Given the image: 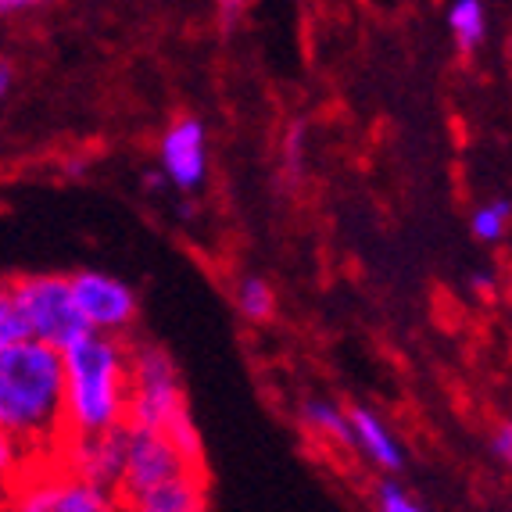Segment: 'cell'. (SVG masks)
<instances>
[{
  "label": "cell",
  "mask_w": 512,
  "mask_h": 512,
  "mask_svg": "<svg viewBox=\"0 0 512 512\" xmlns=\"http://www.w3.org/2000/svg\"><path fill=\"white\" fill-rule=\"evenodd\" d=\"M0 434L29 462H54L69 437L61 351L36 341H15L0 351Z\"/></svg>",
  "instance_id": "obj_1"
},
{
  "label": "cell",
  "mask_w": 512,
  "mask_h": 512,
  "mask_svg": "<svg viewBox=\"0 0 512 512\" xmlns=\"http://www.w3.org/2000/svg\"><path fill=\"white\" fill-rule=\"evenodd\" d=\"M61 380L69 437H94L126 427L129 344L122 337L83 333L61 351Z\"/></svg>",
  "instance_id": "obj_2"
},
{
  "label": "cell",
  "mask_w": 512,
  "mask_h": 512,
  "mask_svg": "<svg viewBox=\"0 0 512 512\" xmlns=\"http://www.w3.org/2000/svg\"><path fill=\"white\" fill-rule=\"evenodd\" d=\"M126 427L162 434L190 466L205 470L201 466V434H197L194 416L187 409L180 369H176L169 351L158 344H129Z\"/></svg>",
  "instance_id": "obj_3"
},
{
  "label": "cell",
  "mask_w": 512,
  "mask_h": 512,
  "mask_svg": "<svg viewBox=\"0 0 512 512\" xmlns=\"http://www.w3.org/2000/svg\"><path fill=\"white\" fill-rule=\"evenodd\" d=\"M4 294H8V305L15 312L26 341L65 351L86 333L69 291V276L61 273L18 276V280H11L4 287Z\"/></svg>",
  "instance_id": "obj_4"
},
{
  "label": "cell",
  "mask_w": 512,
  "mask_h": 512,
  "mask_svg": "<svg viewBox=\"0 0 512 512\" xmlns=\"http://www.w3.org/2000/svg\"><path fill=\"white\" fill-rule=\"evenodd\" d=\"M69 291L86 333L126 337L137 323V291L119 276L101 273V269H83V273L69 276Z\"/></svg>",
  "instance_id": "obj_5"
},
{
  "label": "cell",
  "mask_w": 512,
  "mask_h": 512,
  "mask_svg": "<svg viewBox=\"0 0 512 512\" xmlns=\"http://www.w3.org/2000/svg\"><path fill=\"white\" fill-rule=\"evenodd\" d=\"M197 466H190L162 434L151 430H133L126 427V459H122V480H119V502L140 498L147 491L180 480L183 473H194Z\"/></svg>",
  "instance_id": "obj_6"
},
{
  "label": "cell",
  "mask_w": 512,
  "mask_h": 512,
  "mask_svg": "<svg viewBox=\"0 0 512 512\" xmlns=\"http://www.w3.org/2000/svg\"><path fill=\"white\" fill-rule=\"evenodd\" d=\"M122 459H126V427L94 437H65V444L54 455V466L104 491H119Z\"/></svg>",
  "instance_id": "obj_7"
},
{
  "label": "cell",
  "mask_w": 512,
  "mask_h": 512,
  "mask_svg": "<svg viewBox=\"0 0 512 512\" xmlns=\"http://www.w3.org/2000/svg\"><path fill=\"white\" fill-rule=\"evenodd\" d=\"M158 172L169 187L194 194L205 187L208 180V129L201 126V119L183 115V119L169 122V129L162 133L158 144Z\"/></svg>",
  "instance_id": "obj_8"
},
{
  "label": "cell",
  "mask_w": 512,
  "mask_h": 512,
  "mask_svg": "<svg viewBox=\"0 0 512 512\" xmlns=\"http://www.w3.org/2000/svg\"><path fill=\"white\" fill-rule=\"evenodd\" d=\"M348 412V430H351V452H359L369 466L380 473H398L405 466V448L402 441L391 434L384 416L366 405H351Z\"/></svg>",
  "instance_id": "obj_9"
},
{
  "label": "cell",
  "mask_w": 512,
  "mask_h": 512,
  "mask_svg": "<svg viewBox=\"0 0 512 512\" xmlns=\"http://www.w3.org/2000/svg\"><path fill=\"white\" fill-rule=\"evenodd\" d=\"M208 509V487H205V470L183 473L180 480L147 491L140 498L122 502V512H205Z\"/></svg>",
  "instance_id": "obj_10"
},
{
  "label": "cell",
  "mask_w": 512,
  "mask_h": 512,
  "mask_svg": "<svg viewBox=\"0 0 512 512\" xmlns=\"http://www.w3.org/2000/svg\"><path fill=\"white\" fill-rule=\"evenodd\" d=\"M51 512H122V502L115 491H104V487H94L58 470Z\"/></svg>",
  "instance_id": "obj_11"
},
{
  "label": "cell",
  "mask_w": 512,
  "mask_h": 512,
  "mask_svg": "<svg viewBox=\"0 0 512 512\" xmlns=\"http://www.w3.org/2000/svg\"><path fill=\"white\" fill-rule=\"evenodd\" d=\"M301 423H305L308 434H316L319 441L333 444V448H344L351 452V430H348V412L341 405L323 402V398H312L301 409Z\"/></svg>",
  "instance_id": "obj_12"
},
{
  "label": "cell",
  "mask_w": 512,
  "mask_h": 512,
  "mask_svg": "<svg viewBox=\"0 0 512 512\" xmlns=\"http://www.w3.org/2000/svg\"><path fill=\"white\" fill-rule=\"evenodd\" d=\"M448 29L462 54H473L487 40V8L480 0H455L448 8Z\"/></svg>",
  "instance_id": "obj_13"
},
{
  "label": "cell",
  "mask_w": 512,
  "mask_h": 512,
  "mask_svg": "<svg viewBox=\"0 0 512 512\" xmlns=\"http://www.w3.org/2000/svg\"><path fill=\"white\" fill-rule=\"evenodd\" d=\"M233 301H237L240 316L251 319V323H265L276 308L273 287L265 280H258V276H244V280L237 283V291H233Z\"/></svg>",
  "instance_id": "obj_14"
},
{
  "label": "cell",
  "mask_w": 512,
  "mask_h": 512,
  "mask_svg": "<svg viewBox=\"0 0 512 512\" xmlns=\"http://www.w3.org/2000/svg\"><path fill=\"white\" fill-rule=\"evenodd\" d=\"M29 466H33V462L26 459V452H22L11 437L0 434V512H4L8 498L15 495V487L22 484Z\"/></svg>",
  "instance_id": "obj_15"
},
{
  "label": "cell",
  "mask_w": 512,
  "mask_h": 512,
  "mask_svg": "<svg viewBox=\"0 0 512 512\" xmlns=\"http://www.w3.org/2000/svg\"><path fill=\"white\" fill-rule=\"evenodd\" d=\"M509 212H512L509 197H498L491 205H480L470 219L473 237H477L480 244H498V240L505 237V230H509Z\"/></svg>",
  "instance_id": "obj_16"
},
{
  "label": "cell",
  "mask_w": 512,
  "mask_h": 512,
  "mask_svg": "<svg viewBox=\"0 0 512 512\" xmlns=\"http://www.w3.org/2000/svg\"><path fill=\"white\" fill-rule=\"evenodd\" d=\"M373 502H376V512H427L423 502L412 495L409 487L398 484V480H384V484L376 487Z\"/></svg>",
  "instance_id": "obj_17"
},
{
  "label": "cell",
  "mask_w": 512,
  "mask_h": 512,
  "mask_svg": "<svg viewBox=\"0 0 512 512\" xmlns=\"http://www.w3.org/2000/svg\"><path fill=\"white\" fill-rule=\"evenodd\" d=\"M15 341H26V337H22V326H18L15 312H11V305H8V294L0 287V351L11 348Z\"/></svg>",
  "instance_id": "obj_18"
},
{
  "label": "cell",
  "mask_w": 512,
  "mask_h": 512,
  "mask_svg": "<svg viewBox=\"0 0 512 512\" xmlns=\"http://www.w3.org/2000/svg\"><path fill=\"white\" fill-rule=\"evenodd\" d=\"M491 455H495L498 462L512 459V427H509V423H502V427L491 434Z\"/></svg>",
  "instance_id": "obj_19"
},
{
  "label": "cell",
  "mask_w": 512,
  "mask_h": 512,
  "mask_svg": "<svg viewBox=\"0 0 512 512\" xmlns=\"http://www.w3.org/2000/svg\"><path fill=\"white\" fill-rule=\"evenodd\" d=\"M301 147H305V129H291V140H287V165L298 169L301 165Z\"/></svg>",
  "instance_id": "obj_20"
},
{
  "label": "cell",
  "mask_w": 512,
  "mask_h": 512,
  "mask_svg": "<svg viewBox=\"0 0 512 512\" xmlns=\"http://www.w3.org/2000/svg\"><path fill=\"white\" fill-rule=\"evenodd\" d=\"M33 8V0H0V18L18 15V11H29Z\"/></svg>",
  "instance_id": "obj_21"
},
{
  "label": "cell",
  "mask_w": 512,
  "mask_h": 512,
  "mask_svg": "<svg viewBox=\"0 0 512 512\" xmlns=\"http://www.w3.org/2000/svg\"><path fill=\"white\" fill-rule=\"evenodd\" d=\"M473 287H477V291H491V287H495V273H491V269H480L477 276H473Z\"/></svg>",
  "instance_id": "obj_22"
},
{
  "label": "cell",
  "mask_w": 512,
  "mask_h": 512,
  "mask_svg": "<svg viewBox=\"0 0 512 512\" xmlns=\"http://www.w3.org/2000/svg\"><path fill=\"white\" fill-rule=\"evenodd\" d=\"M8 90H11V65L8 61H0V101L8 97Z\"/></svg>",
  "instance_id": "obj_23"
},
{
  "label": "cell",
  "mask_w": 512,
  "mask_h": 512,
  "mask_svg": "<svg viewBox=\"0 0 512 512\" xmlns=\"http://www.w3.org/2000/svg\"><path fill=\"white\" fill-rule=\"evenodd\" d=\"M144 187L147 190H158V187H165V180H162V172H147V176H144Z\"/></svg>",
  "instance_id": "obj_24"
}]
</instances>
